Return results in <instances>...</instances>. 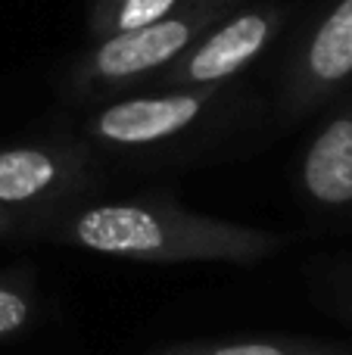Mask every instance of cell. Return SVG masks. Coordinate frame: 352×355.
Instances as JSON below:
<instances>
[{
    "label": "cell",
    "mask_w": 352,
    "mask_h": 355,
    "mask_svg": "<svg viewBox=\"0 0 352 355\" xmlns=\"http://www.w3.org/2000/svg\"><path fill=\"white\" fill-rule=\"evenodd\" d=\"M31 237L143 265H256L290 243L284 231L212 218L159 193L122 200L91 196L41 225Z\"/></svg>",
    "instance_id": "obj_1"
},
{
    "label": "cell",
    "mask_w": 352,
    "mask_h": 355,
    "mask_svg": "<svg viewBox=\"0 0 352 355\" xmlns=\"http://www.w3.org/2000/svg\"><path fill=\"white\" fill-rule=\"evenodd\" d=\"M265 116L262 97L240 78L203 87L134 91L97 103L78 137L100 156L131 168L200 162L228 150Z\"/></svg>",
    "instance_id": "obj_2"
},
{
    "label": "cell",
    "mask_w": 352,
    "mask_h": 355,
    "mask_svg": "<svg viewBox=\"0 0 352 355\" xmlns=\"http://www.w3.org/2000/svg\"><path fill=\"white\" fill-rule=\"evenodd\" d=\"M243 0H184L178 10L125 35L100 37L69 69L66 87L75 100L103 103L122 94L147 91L178 56L222 22Z\"/></svg>",
    "instance_id": "obj_3"
},
{
    "label": "cell",
    "mask_w": 352,
    "mask_h": 355,
    "mask_svg": "<svg viewBox=\"0 0 352 355\" xmlns=\"http://www.w3.org/2000/svg\"><path fill=\"white\" fill-rule=\"evenodd\" d=\"M103 178L100 156L75 137L0 147V212L16 234H35L66 209L91 200Z\"/></svg>",
    "instance_id": "obj_4"
},
{
    "label": "cell",
    "mask_w": 352,
    "mask_h": 355,
    "mask_svg": "<svg viewBox=\"0 0 352 355\" xmlns=\"http://www.w3.org/2000/svg\"><path fill=\"white\" fill-rule=\"evenodd\" d=\"M352 87V0H328L284 62L274 119L297 125Z\"/></svg>",
    "instance_id": "obj_5"
},
{
    "label": "cell",
    "mask_w": 352,
    "mask_h": 355,
    "mask_svg": "<svg viewBox=\"0 0 352 355\" xmlns=\"http://www.w3.org/2000/svg\"><path fill=\"white\" fill-rule=\"evenodd\" d=\"M287 25V10L274 0L237 6L222 22H215L203 37H197L184 56L172 62L147 91L159 87H203V85H228L243 78L278 41Z\"/></svg>",
    "instance_id": "obj_6"
},
{
    "label": "cell",
    "mask_w": 352,
    "mask_h": 355,
    "mask_svg": "<svg viewBox=\"0 0 352 355\" xmlns=\"http://www.w3.org/2000/svg\"><path fill=\"white\" fill-rule=\"evenodd\" d=\"M293 168V187L312 218L352 221V87L324 106Z\"/></svg>",
    "instance_id": "obj_7"
},
{
    "label": "cell",
    "mask_w": 352,
    "mask_h": 355,
    "mask_svg": "<svg viewBox=\"0 0 352 355\" xmlns=\"http://www.w3.org/2000/svg\"><path fill=\"white\" fill-rule=\"evenodd\" d=\"M147 355H352L343 343L306 337H243V340H191Z\"/></svg>",
    "instance_id": "obj_8"
},
{
    "label": "cell",
    "mask_w": 352,
    "mask_h": 355,
    "mask_svg": "<svg viewBox=\"0 0 352 355\" xmlns=\"http://www.w3.org/2000/svg\"><path fill=\"white\" fill-rule=\"evenodd\" d=\"M184 0H91V12H87V28L91 37H112L125 35V31L143 28L150 22H159Z\"/></svg>",
    "instance_id": "obj_9"
},
{
    "label": "cell",
    "mask_w": 352,
    "mask_h": 355,
    "mask_svg": "<svg viewBox=\"0 0 352 355\" xmlns=\"http://www.w3.org/2000/svg\"><path fill=\"white\" fill-rule=\"evenodd\" d=\"M37 318V287L28 275H0V343L16 340Z\"/></svg>",
    "instance_id": "obj_10"
},
{
    "label": "cell",
    "mask_w": 352,
    "mask_h": 355,
    "mask_svg": "<svg viewBox=\"0 0 352 355\" xmlns=\"http://www.w3.org/2000/svg\"><path fill=\"white\" fill-rule=\"evenodd\" d=\"M331 300L334 306H340L337 312H343L352 321V275L349 277H331Z\"/></svg>",
    "instance_id": "obj_11"
},
{
    "label": "cell",
    "mask_w": 352,
    "mask_h": 355,
    "mask_svg": "<svg viewBox=\"0 0 352 355\" xmlns=\"http://www.w3.org/2000/svg\"><path fill=\"white\" fill-rule=\"evenodd\" d=\"M6 234H16V227H12V221L6 218L3 212H0V237H6Z\"/></svg>",
    "instance_id": "obj_12"
}]
</instances>
